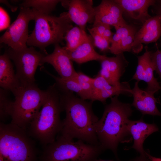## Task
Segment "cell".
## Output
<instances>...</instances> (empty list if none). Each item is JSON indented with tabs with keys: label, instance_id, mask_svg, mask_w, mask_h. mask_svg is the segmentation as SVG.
<instances>
[{
	"label": "cell",
	"instance_id": "cell-9",
	"mask_svg": "<svg viewBox=\"0 0 161 161\" xmlns=\"http://www.w3.org/2000/svg\"><path fill=\"white\" fill-rule=\"evenodd\" d=\"M35 11L33 8L20 7L19 13L15 21L0 37L1 43L7 45L15 50L27 47L29 22L35 19Z\"/></svg>",
	"mask_w": 161,
	"mask_h": 161
},
{
	"label": "cell",
	"instance_id": "cell-39",
	"mask_svg": "<svg viewBox=\"0 0 161 161\" xmlns=\"http://www.w3.org/2000/svg\"><path fill=\"white\" fill-rule=\"evenodd\" d=\"M0 161H4L3 157L1 154H0Z\"/></svg>",
	"mask_w": 161,
	"mask_h": 161
},
{
	"label": "cell",
	"instance_id": "cell-32",
	"mask_svg": "<svg viewBox=\"0 0 161 161\" xmlns=\"http://www.w3.org/2000/svg\"><path fill=\"white\" fill-rule=\"evenodd\" d=\"M79 83H93L94 78H91L80 72H77L74 78Z\"/></svg>",
	"mask_w": 161,
	"mask_h": 161
},
{
	"label": "cell",
	"instance_id": "cell-22",
	"mask_svg": "<svg viewBox=\"0 0 161 161\" xmlns=\"http://www.w3.org/2000/svg\"><path fill=\"white\" fill-rule=\"evenodd\" d=\"M120 94L132 96L131 89L129 83L127 82H122L119 86H114L109 89L103 90L94 95L91 101H98L104 103L108 98Z\"/></svg>",
	"mask_w": 161,
	"mask_h": 161
},
{
	"label": "cell",
	"instance_id": "cell-1",
	"mask_svg": "<svg viewBox=\"0 0 161 161\" xmlns=\"http://www.w3.org/2000/svg\"><path fill=\"white\" fill-rule=\"evenodd\" d=\"M61 92L66 117L62 120L58 137L69 140L77 139L88 144L100 145L95 131L99 119L93 112V102L87 101L72 92Z\"/></svg>",
	"mask_w": 161,
	"mask_h": 161
},
{
	"label": "cell",
	"instance_id": "cell-38",
	"mask_svg": "<svg viewBox=\"0 0 161 161\" xmlns=\"http://www.w3.org/2000/svg\"><path fill=\"white\" fill-rule=\"evenodd\" d=\"M94 161H115L113 160H103V159H97L95 160ZM129 161H132V160Z\"/></svg>",
	"mask_w": 161,
	"mask_h": 161
},
{
	"label": "cell",
	"instance_id": "cell-24",
	"mask_svg": "<svg viewBox=\"0 0 161 161\" xmlns=\"http://www.w3.org/2000/svg\"><path fill=\"white\" fill-rule=\"evenodd\" d=\"M61 1L59 0H25L19 6L20 7H32L40 13L50 14L57 4Z\"/></svg>",
	"mask_w": 161,
	"mask_h": 161
},
{
	"label": "cell",
	"instance_id": "cell-21",
	"mask_svg": "<svg viewBox=\"0 0 161 161\" xmlns=\"http://www.w3.org/2000/svg\"><path fill=\"white\" fill-rule=\"evenodd\" d=\"M43 70L55 79L56 86L61 91L75 92L82 99L88 100L86 95L83 91L79 83L75 78H62L51 74L44 68Z\"/></svg>",
	"mask_w": 161,
	"mask_h": 161
},
{
	"label": "cell",
	"instance_id": "cell-3",
	"mask_svg": "<svg viewBox=\"0 0 161 161\" xmlns=\"http://www.w3.org/2000/svg\"><path fill=\"white\" fill-rule=\"evenodd\" d=\"M47 95L41 109L27 128L29 135L44 146L54 141L62 128L60 114L63 111L61 92L55 83L47 89Z\"/></svg>",
	"mask_w": 161,
	"mask_h": 161
},
{
	"label": "cell",
	"instance_id": "cell-26",
	"mask_svg": "<svg viewBox=\"0 0 161 161\" xmlns=\"http://www.w3.org/2000/svg\"><path fill=\"white\" fill-rule=\"evenodd\" d=\"M137 29L135 26L128 24L115 29L116 32L112 38L109 51L113 50L123 39Z\"/></svg>",
	"mask_w": 161,
	"mask_h": 161
},
{
	"label": "cell",
	"instance_id": "cell-14",
	"mask_svg": "<svg viewBox=\"0 0 161 161\" xmlns=\"http://www.w3.org/2000/svg\"><path fill=\"white\" fill-rule=\"evenodd\" d=\"M161 35V23L158 15L151 17L141 26L136 32L132 45V51L135 53L140 52L143 44L156 42Z\"/></svg>",
	"mask_w": 161,
	"mask_h": 161
},
{
	"label": "cell",
	"instance_id": "cell-33",
	"mask_svg": "<svg viewBox=\"0 0 161 161\" xmlns=\"http://www.w3.org/2000/svg\"><path fill=\"white\" fill-rule=\"evenodd\" d=\"M114 34L111 31V26H110L106 30L103 34V36L111 43Z\"/></svg>",
	"mask_w": 161,
	"mask_h": 161
},
{
	"label": "cell",
	"instance_id": "cell-36",
	"mask_svg": "<svg viewBox=\"0 0 161 161\" xmlns=\"http://www.w3.org/2000/svg\"><path fill=\"white\" fill-rule=\"evenodd\" d=\"M0 2L4 3L5 4H6L7 6H9V7L11 10L13 11H16L17 9V7H13V6L10 5L9 3H8L7 1L5 0H0Z\"/></svg>",
	"mask_w": 161,
	"mask_h": 161
},
{
	"label": "cell",
	"instance_id": "cell-20",
	"mask_svg": "<svg viewBox=\"0 0 161 161\" xmlns=\"http://www.w3.org/2000/svg\"><path fill=\"white\" fill-rule=\"evenodd\" d=\"M11 60L5 52L0 56V86L1 88L12 92L21 84Z\"/></svg>",
	"mask_w": 161,
	"mask_h": 161
},
{
	"label": "cell",
	"instance_id": "cell-15",
	"mask_svg": "<svg viewBox=\"0 0 161 161\" xmlns=\"http://www.w3.org/2000/svg\"><path fill=\"white\" fill-rule=\"evenodd\" d=\"M145 48L144 54L137 56V66L132 79L139 82L142 80L145 81L147 85L145 90L156 93L161 89V86L154 76L155 70L151 58V51L148 50L147 46Z\"/></svg>",
	"mask_w": 161,
	"mask_h": 161
},
{
	"label": "cell",
	"instance_id": "cell-11",
	"mask_svg": "<svg viewBox=\"0 0 161 161\" xmlns=\"http://www.w3.org/2000/svg\"><path fill=\"white\" fill-rule=\"evenodd\" d=\"M45 63L51 65L61 78H74L77 74L72 61L67 52L59 44L54 45V50L52 53L43 57L40 66Z\"/></svg>",
	"mask_w": 161,
	"mask_h": 161
},
{
	"label": "cell",
	"instance_id": "cell-16",
	"mask_svg": "<svg viewBox=\"0 0 161 161\" xmlns=\"http://www.w3.org/2000/svg\"><path fill=\"white\" fill-rule=\"evenodd\" d=\"M122 8L124 15L131 21L141 26L151 17L148 9L157 1L154 0H114Z\"/></svg>",
	"mask_w": 161,
	"mask_h": 161
},
{
	"label": "cell",
	"instance_id": "cell-30",
	"mask_svg": "<svg viewBox=\"0 0 161 161\" xmlns=\"http://www.w3.org/2000/svg\"><path fill=\"white\" fill-rule=\"evenodd\" d=\"M0 30L7 29L10 26V19L6 11L2 7H0Z\"/></svg>",
	"mask_w": 161,
	"mask_h": 161
},
{
	"label": "cell",
	"instance_id": "cell-29",
	"mask_svg": "<svg viewBox=\"0 0 161 161\" xmlns=\"http://www.w3.org/2000/svg\"><path fill=\"white\" fill-rule=\"evenodd\" d=\"M151 58L154 70L161 80V50H157L151 52Z\"/></svg>",
	"mask_w": 161,
	"mask_h": 161
},
{
	"label": "cell",
	"instance_id": "cell-34",
	"mask_svg": "<svg viewBox=\"0 0 161 161\" xmlns=\"http://www.w3.org/2000/svg\"><path fill=\"white\" fill-rule=\"evenodd\" d=\"M153 6L155 13L156 15L159 16L160 17L161 23V1H157L156 4ZM160 44L161 45V43Z\"/></svg>",
	"mask_w": 161,
	"mask_h": 161
},
{
	"label": "cell",
	"instance_id": "cell-2",
	"mask_svg": "<svg viewBox=\"0 0 161 161\" xmlns=\"http://www.w3.org/2000/svg\"><path fill=\"white\" fill-rule=\"evenodd\" d=\"M118 96L111 98L106 105L101 118L96 126V132L100 144L104 151H112L117 156L118 146L129 135L127 126L133 112L130 104L120 101Z\"/></svg>",
	"mask_w": 161,
	"mask_h": 161
},
{
	"label": "cell",
	"instance_id": "cell-18",
	"mask_svg": "<svg viewBox=\"0 0 161 161\" xmlns=\"http://www.w3.org/2000/svg\"><path fill=\"white\" fill-rule=\"evenodd\" d=\"M139 82L136 81L131 94L133 100L131 105L134 107L143 115L148 114L161 116V112L158 110L156 103L157 99L154 96V92L143 90L138 86Z\"/></svg>",
	"mask_w": 161,
	"mask_h": 161
},
{
	"label": "cell",
	"instance_id": "cell-6",
	"mask_svg": "<svg viewBox=\"0 0 161 161\" xmlns=\"http://www.w3.org/2000/svg\"><path fill=\"white\" fill-rule=\"evenodd\" d=\"M103 151L100 145L58 137L44 146L39 161H94Z\"/></svg>",
	"mask_w": 161,
	"mask_h": 161
},
{
	"label": "cell",
	"instance_id": "cell-35",
	"mask_svg": "<svg viewBox=\"0 0 161 161\" xmlns=\"http://www.w3.org/2000/svg\"><path fill=\"white\" fill-rule=\"evenodd\" d=\"M132 161H151L148 157L147 155L143 156L140 155L139 156L136 157L135 159L132 160Z\"/></svg>",
	"mask_w": 161,
	"mask_h": 161
},
{
	"label": "cell",
	"instance_id": "cell-5",
	"mask_svg": "<svg viewBox=\"0 0 161 161\" xmlns=\"http://www.w3.org/2000/svg\"><path fill=\"white\" fill-rule=\"evenodd\" d=\"M27 129L0 123V154L4 161H39L34 142Z\"/></svg>",
	"mask_w": 161,
	"mask_h": 161
},
{
	"label": "cell",
	"instance_id": "cell-7",
	"mask_svg": "<svg viewBox=\"0 0 161 161\" xmlns=\"http://www.w3.org/2000/svg\"><path fill=\"white\" fill-rule=\"evenodd\" d=\"M12 92L15 100L11 123L27 129L44 104L47 91L40 89L35 83L20 84Z\"/></svg>",
	"mask_w": 161,
	"mask_h": 161
},
{
	"label": "cell",
	"instance_id": "cell-8",
	"mask_svg": "<svg viewBox=\"0 0 161 161\" xmlns=\"http://www.w3.org/2000/svg\"><path fill=\"white\" fill-rule=\"evenodd\" d=\"M5 52L15 65L16 74L20 84L35 83L36 70L38 66H40L42 59L45 55L36 51L33 47H27L20 50L9 47Z\"/></svg>",
	"mask_w": 161,
	"mask_h": 161
},
{
	"label": "cell",
	"instance_id": "cell-27",
	"mask_svg": "<svg viewBox=\"0 0 161 161\" xmlns=\"http://www.w3.org/2000/svg\"><path fill=\"white\" fill-rule=\"evenodd\" d=\"M87 29L92 39L94 46L98 48L102 52L109 51L110 42L103 35L95 32L91 28H88Z\"/></svg>",
	"mask_w": 161,
	"mask_h": 161
},
{
	"label": "cell",
	"instance_id": "cell-13",
	"mask_svg": "<svg viewBox=\"0 0 161 161\" xmlns=\"http://www.w3.org/2000/svg\"><path fill=\"white\" fill-rule=\"evenodd\" d=\"M101 69L98 74L104 78L111 85L119 86L121 77L125 71L129 62L123 53L112 57L106 56L100 61Z\"/></svg>",
	"mask_w": 161,
	"mask_h": 161
},
{
	"label": "cell",
	"instance_id": "cell-4",
	"mask_svg": "<svg viewBox=\"0 0 161 161\" xmlns=\"http://www.w3.org/2000/svg\"><path fill=\"white\" fill-rule=\"evenodd\" d=\"M35 10V27L29 35L27 45L38 47L41 52L47 55L46 47L51 44H59L64 40L66 34L73 27L72 22L67 12L56 16L41 13Z\"/></svg>",
	"mask_w": 161,
	"mask_h": 161
},
{
	"label": "cell",
	"instance_id": "cell-28",
	"mask_svg": "<svg viewBox=\"0 0 161 161\" xmlns=\"http://www.w3.org/2000/svg\"><path fill=\"white\" fill-rule=\"evenodd\" d=\"M93 85L94 88L93 95L98 92L111 88L114 86L111 85L104 78L98 74L94 78Z\"/></svg>",
	"mask_w": 161,
	"mask_h": 161
},
{
	"label": "cell",
	"instance_id": "cell-17",
	"mask_svg": "<svg viewBox=\"0 0 161 161\" xmlns=\"http://www.w3.org/2000/svg\"><path fill=\"white\" fill-rule=\"evenodd\" d=\"M127 129L133 139L134 143L131 148L135 149L140 155H146V152L143 149L144 142L150 135L158 131L157 126L154 123L145 122L142 118L137 120H129Z\"/></svg>",
	"mask_w": 161,
	"mask_h": 161
},
{
	"label": "cell",
	"instance_id": "cell-10",
	"mask_svg": "<svg viewBox=\"0 0 161 161\" xmlns=\"http://www.w3.org/2000/svg\"><path fill=\"white\" fill-rule=\"evenodd\" d=\"M61 4L68 10L67 14L71 21L85 30L88 23H93L95 10L92 0H61Z\"/></svg>",
	"mask_w": 161,
	"mask_h": 161
},
{
	"label": "cell",
	"instance_id": "cell-19",
	"mask_svg": "<svg viewBox=\"0 0 161 161\" xmlns=\"http://www.w3.org/2000/svg\"><path fill=\"white\" fill-rule=\"evenodd\" d=\"M66 51L72 61L79 64L92 61L100 62L106 57L95 50L92 39L89 35L75 50Z\"/></svg>",
	"mask_w": 161,
	"mask_h": 161
},
{
	"label": "cell",
	"instance_id": "cell-23",
	"mask_svg": "<svg viewBox=\"0 0 161 161\" xmlns=\"http://www.w3.org/2000/svg\"><path fill=\"white\" fill-rule=\"evenodd\" d=\"M88 36L85 30H82L78 26H73L65 35L64 40L66 42V45L63 47L67 51H72L76 49Z\"/></svg>",
	"mask_w": 161,
	"mask_h": 161
},
{
	"label": "cell",
	"instance_id": "cell-37",
	"mask_svg": "<svg viewBox=\"0 0 161 161\" xmlns=\"http://www.w3.org/2000/svg\"><path fill=\"white\" fill-rule=\"evenodd\" d=\"M146 154L148 157L151 161H161V158H157L154 157L146 152Z\"/></svg>",
	"mask_w": 161,
	"mask_h": 161
},
{
	"label": "cell",
	"instance_id": "cell-31",
	"mask_svg": "<svg viewBox=\"0 0 161 161\" xmlns=\"http://www.w3.org/2000/svg\"><path fill=\"white\" fill-rule=\"evenodd\" d=\"M110 25L100 22L93 23L91 29L97 33L103 35L106 30Z\"/></svg>",
	"mask_w": 161,
	"mask_h": 161
},
{
	"label": "cell",
	"instance_id": "cell-25",
	"mask_svg": "<svg viewBox=\"0 0 161 161\" xmlns=\"http://www.w3.org/2000/svg\"><path fill=\"white\" fill-rule=\"evenodd\" d=\"M9 91L0 88V122L4 123L12 114L13 101L9 96Z\"/></svg>",
	"mask_w": 161,
	"mask_h": 161
},
{
	"label": "cell",
	"instance_id": "cell-12",
	"mask_svg": "<svg viewBox=\"0 0 161 161\" xmlns=\"http://www.w3.org/2000/svg\"><path fill=\"white\" fill-rule=\"evenodd\" d=\"M94 8L95 16L93 23H103L112 26L115 29L127 24L123 17L122 8L114 0H102Z\"/></svg>",
	"mask_w": 161,
	"mask_h": 161
}]
</instances>
